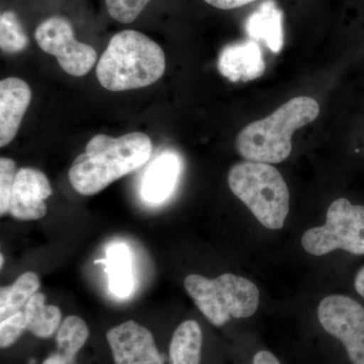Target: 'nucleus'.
Returning <instances> with one entry per match:
<instances>
[{"mask_svg":"<svg viewBox=\"0 0 364 364\" xmlns=\"http://www.w3.org/2000/svg\"><path fill=\"white\" fill-rule=\"evenodd\" d=\"M150 136L140 132L112 138L100 134L87 143L69 169V181L82 196H93L149 161Z\"/></svg>","mask_w":364,"mask_h":364,"instance_id":"f257e3e1","label":"nucleus"},{"mask_svg":"<svg viewBox=\"0 0 364 364\" xmlns=\"http://www.w3.org/2000/svg\"><path fill=\"white\" fill-rule=\"evenodd\" d=\"M166 67L162 48L138 31L126 30L109 41L97 66L100 85L109 91H124L153 85Z\"/></svg>","mask_w":364,"mask_h":364,"instance_id":"f03ea898","label":"nucleus"},{"mask_svg":"<svg viewBox=\"0 0 364 364\" xmlns=\"http://www.w3.org/2000/svg\"><path fill=\"white\" fill-rule=\"evenodd\" d=\"M320 112L312 97H294L270 116L248 124L237 136L236 148L250 162L280 163L291 155L294 132L315 121Z\"/></svg>","mask_w":364,"mask_h":364,"instance_id":"7ed1b4c3","label":"nucleus"},{"mask_svg":"<svg viewBox=\"0 0 364 364\" xmlns=\"http://www.w3.org/2000/svg\"><path fill=\"white\" fill-rule=\"evenodd\" d=\"M228 183L262 226L270 230L284 227L289 212V191L275 167L267 163H238L230 170Z\"/></svg>","mask_w":364,"mask_h":364,"instance_id":"20e7f679","label":"nucleus"},{"mask_svg":"<svg viewBox=\"0 0 364 364\" xmlns=\"http://www.w3.org/2000/svg\"><path fill=\"white\" fill-rule=\"evenodd\" d=\"M184 287L198 310L217 327L226 324L231 318H250L259 305L257 287L232 273L214 279L191 274L184 279Z\"/></svg>","mask_w":364,"mask_h":364,"instance_id":"39448f33","label":"nucleus"},{"mask_svg":"<svg viewBox=\"0 0 364 364\" xmlns=\"http://www.w3.org/2000/svg\"><path fill=\"white\" fill-rule=\"evenodd\" d=\"M301 245L315 256L336 249L364 255V205H352L346 198L334 200L328 208L324 226L308 230L303 235Z\"/></svg>","mask_w":364,"mask_h":364,"instance_id":"423d86ee","label":"nucleus"},{"mask_svg":"<svg viewBox=\"0 0 364 364\" xmlns=\"http://www.w3.org/2000/svg\"><path fill=\"white\" fill-rule=\"evenodd\" d=\"M35 38L41 49L56 57L60 67L72 76L86 75L97 63V51L76 40L70 21L61 16L43 21L36 30Z\"/></svg>","mask_w":364,"mask_h":364,"instance_id":"0eeeda50","label":"nucleus"},{"mask_svg":"<svg viewBox=\"0 0 364 364\" xmlns=\"http://www.w3.org/2000/svg\"><path fill=\"white\" fill-rule=\"evenodd\" d=\"M318 318L326 332L338 339L352 364H364V308L342 294L321 301Z\"/></svg>","mask_w":364,"mask_h":364,"instance_id":"6e6552de","label":"nucleus"},{"mask_svg":"<svg viewBox=\"0 0 364 364\" xmlns=\"http://www.w3.org/2000/svg\"><path fill=\"white\" fill-rule=\"evenodd\" d=\"M107 339L116 364H164L152 333L135 321L112 328Z\"/></svg>","mask_w":364,"mask_h":364,"instance_id":"1a4fd4ad","label":"nucleus"},{"mask_svg":"<svg viewBox=\"0 0 364 364\" xmlns=\"http://www.w3.org/2000/svg\"><path fill=\"white\" fill-rule=\"evenodd\" d=\"M53 193L49 179L40 170L23 167L14 179L9 215L20 221H36L47 214L45 200Z\"/></svg>","mask_w":364,"mask_h":364,"instance_id":"9d476101","label":"nucleus"},{"mask_svg":"<svg viewBox=\"0 0 364 364\" xmlns=\"http://www.w3.org/2000/svg\"><path fill=\"white\" fill-rule=\"evenodd\" d=\"M32 100V90L23 79L0 81V147L13 142Z\"/></svg>","mask_w":364,"mask_h":364,"instance_id":"9b49d317","label":"nucleus"},{"mask_svg":"<svg viewBox=\"0 0 364 364\" xmlns=\"http://www.w3.org/2000/svg\"><path fill=\"white\" fill-rule=\"evenodd\" d=\"M218 69L232 82L260 77L265 71V61L259 44L250 40L227 46L220 54Z\"/></svg>","mask_w":364,"mask_h":364,"instance_id":"f8f14e48","label":"nucleus"},{"mask_svg":"<svg viewBox=\"0 0 364 364\" xmlns=\"http://www.w3.org/2000/svg\"><path fill=\"white\" fill-rule=\"evenodd\" d=\"M181 162L172 151H164L146 170L141 184V196L145 202L161 203L173 193L181 174Z\"/></svg>","mask_w":364,"mask_h":364,"instance_id":"ddd939ff","label":"nucleus"},{"mask_svg":"<svg viewBox=\"0 0 364 364\" xmlns=\"http://www.w3.org/2000/svg\"><path fill=\"white\" fill-rule=\"evenodd\" d=\"M248 37L263 43L272 53H279L284 47V14L273 0L262 2L248 16L245 23Z\"/></svg>","mask_w":364,"mask_h":364,"instance_id":"4468645a","label":"nucleus"},{"mask_svg":"<svg viewBox=\"0 0 364 364\" xmlns=\"http://www.w3.org/2000/svg\"><path fill=\"white\" fill-rule=\"evenodd\" d=\"M107 272L112 293L122 299L130 296L134 289L133 263L126 244H112L107 249Z\"/></svg>","mask_w":364,"mask_h":364,"instance_id":"2eb2a0df","label":"nucleus"},{"mask_svg":"<svg viewBox=\"0 0 364 364\" xmlns=\"http://www.w3.org/2000/svg\"><path fill=\"white\" fill-rule=\"evenodd\" d=\"M203 332L193 320L184 321L177 327L169 347L171 364H200Z\"/></svg>","mask_w":364,"mask_h":364,"instance_id":"dca6fc26","label":"nucleus"},{"mask_svg":"<svg viewBox=\"0 0 364 364\" xmlns=\"http://www.w3.org/2000/svg\"><path fill=\"white\" fill-rule=\"evenodd\" d=\"M26 331L39 338H49L61 324L62 312L58 306L47 305L44 294H33L25 310Z\"/></svg>","mask_w":364,"mask_h":364,"instance_id":"f3484780","label":"nucleus"},{"mask_svg":"<svg viewBox=\"0 0 364 364\" xmlns=\"http://www.w3.org/2000/svg\"><path fill=\"white\" fill-rule=\"evenodd\" d=\"M41 286L37 273H23L11 286L2 287L0 289V318L1 320L25 310L33 294H37Z\"/></svg>","mask_w":364,"mask_h":364,"instance_id":"a211bd4d","label":"nucleus"},{"mask_svg":"<svg viewBox=\"0 0 364 364\" xmlns=\"http://www.w3.org/2000/svg\"><path fill=\"white\" fill-rule=\"evenodd\" d=\"M90 337V329L82 318L69 316L62 322L56 336L57 352L75 358Z\"/></svg>","mask_w":364,"mask_h":364,"instance_id":"6ab92c4d","label":"nucleus"},{"mask_svg":"<svg viewBox=\"0 0 364 364\" xmlns=\"http://www.w3.org/2000/svg\"><path fill=\"white\" fill-rule=\"evenodd\" d=\"M28 44V36L14 11H4L0 16V48L14 54L23 51Z\"/></svg>","mask_w":364,"mask_h":364,"instance_id":"aec40b11","label":"nucleus"},{"mask_svg":"<svg viewBox=\"0 0 364 364\" xmlns=\"http://www.w3.org/2000/svg\"><path fill=\"white\" fill-rule=\"evenodd\" d=\"M107 13L122 23L136 20L151 0H105Z\"/></svg>","mask_w":364,"mask_h":364,"instance_id":"412c9836","label":"nucleus"},{"mask_svg":"<svg viewBox=\"0 0 364 364\" xmlns=\"http://www.w3.org/2000/svg\"><path fill=\"white\" fill-rule=\"evenodd\" d=\"M16 173V162L11 158L2 157L0 159V215L2 217L9 212Z\"/></svg>","mask_w":364,"mask_h":364,"instance_id":"4be33fe9","label":"nucleus"},{"mask_svg":"<svg viewBox=\"0 0 364 364\" xmlns=\"http://www.w3.org/2000/svg\"><path fill=\"white\" fill-rule=\"evenodd\" d=\"M26 331V316L23 311L14 314L0 322V346L7 348L18 341Z\"/></svg>","mask_w":364,"mask_h":364,"instance_id":"5701e85b","label":"nucleus"},{"mask_svg":"<svg viewBox=\"0 0 364 364\" xmlns=\"http://www.w3.org/2000/svg\"><path fill=\"white\" fill-rule=\"evenodd\" d=\"M205 1L210 6L228 11V9L246 6V4L256 1V0H205Z\"/></svg>","mask_w":364,"mask_h":364,"instance_id":"b1692460","label":"nucleus"},{"mask_svg":"<svg viewBox=\"0 0 364 364\" xmlns=\"http://www.w3.org/2000/svg\"><path fill=\"white\" fill-rule=\"evenodd\" d=\"M253 364H280V363L272 352L261 350L254 355Z\"/></svg>","mask_w":364,"mask_h":364,"instance_id":"393cba45","label":"nucleus"},{"mask_svg":"<svg viewBox=\"0 0 364 364\" xmlns=\"http://www.w3.org/2000/svg\"><path fill=\"white\" fill-rule=\"evenodd\" d=\"M43 364H75V358H69L56 351L46 358Z\"/></svg>","mask_w":364,"mask_h":364,"instance_id":"a878e982","label":"nucleus"},{"mask_svg":"<svg viewBox=\"0 0 364 364\" xmlns=\"http://www.w3.org/2000/svg\"><path fill=\"white\" fill-rule=\"evenodd\" d=\"M354 287L356 291L364 299V267L356 274L355 279H354Z\"/></svg>","mask_w":364,"mask_h":364,"instance_id":"bb28decb","label":"nucleus"},{"mask_svg":"<svg viewBox=\"0 0 364 364\" xmlns=\"http://www.w3.org/2000/svg\"><path fill=\"white\" fill-rule=\"evenodd\" d=\"M0 262H1V264H0V267H4V254H1V256H0Z\"/></svg>","mask_w":364,"mask_h":364,"instance_id":"cd10ccee","label":"nucleus"}]
</instances>
